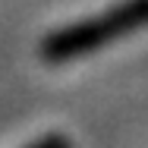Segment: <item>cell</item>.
<instances>
[{"mask_svg": "<svg viewBox=\"0 0 148 148\" xmlns=\"http://www.w3.org/2000/svg\"><path fill=\"white\" fill-rule=\"evenodd\" d=\"M145 16H148V13H123V16H114V19H107V22L85 25V29H79V32H69V38H66L63 44L54 47V54H60V51H82V47H91V44L101 41L98 35H104V32H117V29H129V25H139Z\"/></svg>", "mask_w": 148, "mask_h": 148, "instance_id": "6da1fadb", "label": "cell"}]
</instances>
